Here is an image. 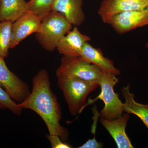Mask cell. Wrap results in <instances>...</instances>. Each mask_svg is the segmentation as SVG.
Listing matches in <instances>:
<instances>
[{
    "label": "cell",
    "instance_id": "5bb4252c",
    "mask_svg": "<svg viewBox=\"0 0 148 148\" xmlns=\"http://www.w3.org/2000/svg\"><path fill=\"white\" fill-rule=\"evenodd\" d=\"M125 102L123 103L124 112L138 117L148 129V104H143L135 101V95L130 91L129 84L121 90Z\"/></svg>",
    "mask_w": 148,
    "mask_h": 148
},
{
    "label": "cell",
    "instance_id": "7402d4cb",
    "mask_svg": "<svg viewBox=\"0 0 148 148\" xmlns=\"http://www.w3.org/2000/svg\"><path fill=\"white\" fill-rule=\"evenodd\" d=\"M147 47L148 48V44L147 45Z\"/></svg>",
    "mask_w": 148,
    "mask_h": 148
},
{
    "label": "cell",
    "instance_id": "d6986e66",
    "mask_svg": "<svg viewBox=\"0 0 148 148\" xmlns=\"http://www.w3.org/2000/svg\"><path fill=\"white\" fill-rule=\"evenodd\" d=\"M46 137L50 142L52 148H71L72 146L61 140L57 135L47 134Z\"/></svg>",
    "mask_w": 148,
    "mask_h": 148
},
{
    "label": "cell",
    "instance_id": "ac0fdd59",
    "mask_svg": "<svg viewBox=\"0 0 148 148\" xmlns=\"http://www.w3.org/2000/svg\"><path fill=\"white\" fill-rule=\"evenodd\" d=\"M0 105L3 108L8 109L12 113L19 116L22 113V110L18 103L11 98L6 91L0 86Z\"/></svg>",
    "mask_w": 148,
    "mask_h": 148
},
{
    "label": "cell",
    "instance_id": "9a60e30c",
    "mask_svg": "<svg viewBox=\"0 0 148 148\" xmlns=\"http://www.w3.org/2000/svg\"><path fill=\"white\" fill-rule=\"evenodd\" d=\"M28 11L25 0H0V21L13 23Z\"/></svg>",
    "mask_w": 148,
    "mask_h": 148
},
{
    "label": "cell",
    "instance_id": "ffe728a7",
    "mask_svg": "<svg viewBox=\"0 0 148 148\" xmlns=\"http://www.w3.org/2000/svg\"><path fill=\"white\" fill-rule=\"evenodd\" d=\"M103 147V144L99 143L96 140L95 136L92 139H89L83 145L78 147L79 148H102Z\"/></svg>",
    "mask_w": 148,
    "mask_h": 148
},
{
    "label": "cell",
    "instance_id": "4fadbf2b",
    "mask_svg": "<svg viewBox=\"0 0 148 148\" xmlns=\"http://www.w3.org/2000/svg\"><path fill=\"white\" fill-rule=\"evenodd\" d=\"M80 56L91 64L100 67L103 71L111 73L116 76L120 74L119 70L116 68L112 61L105 57L100 49L93 47L88 42L84 45Z\"/></svg>",
    "mask_w": 148,
    "mask_h": 148
},
{
    "label": "cell",
    "instance_id": "e0dca14e",
    "mask_svg": "<svg viewBox=\"0 0 148 148\" xmlns=\"http://www.w3.org/2000/svg\"><path fill=\"white\" fill-rule=\"evenodd\" d=\"M54 0H30L28 11L39 17L42 21L52 11Z\"/></svg>",
    "mask_w": 148,
    "mask_h": 148
},
{
    "label": "cell",
    "instance_id": "9c48e42d",
    "mask_svg": "<svg viewBox=\"0 0 148 148\" xmlns=\"http://www.w3.org/2000/svg\"><path fill=\"white\" fill-rule=\"evenodd\" d=\"M42 20L29 11L12 23L10 49L14 48L23 40L39 30Z\"/></svg>",
    "mask_w": 148,
    "mask_h": 148
},
{
    "label": "cell",
    "instance_id": "6da1fadb",
    "mask_svg": "<svg viewBox=\"0 0 148 148\" xmlns=\"http://www.w3.org/2000/svg\"><path fill=\"white\" fill-rule=\"evenodd\" d=\"M30 94L22 103V109H29L38 114L44 122L49 134L57 135L64 142L68 140L69 132L60 124L62 113L56 95L51 88L49 74L42 69L33 78Z\"/></svg>",
    "mask_w": 148,
    "mask_h": 148
},
{
    "label": "cell",
    "instance_id": "52a82bcc",
    "mask_svg": "<svg viewBox=\"0 0 148 148\" xmlns=\"http://www.w3.org/2000/svg\"><path fill=\"white\" fill-rule=\"evenodd\" d=\"M148 8V0H103L98 11L104 23L109 24L114 16L129 11Z\"/></svg>",
    "mask_w": 148,
    "mask_h": 148
},
{
    "label": "cell",
    "instance_id": "ba28073f",
    "mask_svg": "<svg viewBox=\"0 0 148 148\" xmlns=\"http://www.w3.org/2000/svg\"><path fill=\"white\" fill-rule=\"evenodd\" d=\"M109 24L119 34L148 25V8L117 14L112 18Z\"/></svg>",
    "mask_w": 148,
    "mask_h": 148
},
{
    "label": "cell",
    "instance_id": "30bf717a",
    "mask_svg": "<svg viewBox=\"0 0 148 148\" xmlns=\"http://www.w3.org/2000/svg\"><path fill=\"white\" fill-rule=\"evenodd\" d=\"M129 118V114L126 113L114 119H107L101 117L100 119L101 124L110 133L118 148H134L125 132Z\"/></svg>",
    "mask_w": 148,
    "mask_h": 148
},
{
    "label": "cell",
    "instance_id": "7a4b0ae2",
    "mask_svg": "<svg viewBox=\"0 0 148 148\" xmlns=\"http://www.w3.org/2000/svg\"><path fill=\"white\" fill-rule=\"evenodd\" d=\"M57 78L58 87L63 92L69 112L73 116L82 112L88 96L99 86L97 82L77 78L61 77Z\"/></svg>",
    "mask_w": 148,
    "mask_h": 148
},
{
    "label": "cell",
    "instance_id": "3957f363",
    "mask_svg": "<svg viewBox=\"0 0 148 148\" xmlns=\"http://www.w3.org/2000/svg\"><path fill=\"white\" fill-rule=\"evenodd\" d=\"M72 25L63 14L52 10L42 21L36 33L37 39L46 50L53 51L61 38L72 30Z\"/></svg>",
    "mask_w": 148,
    "mask_h": 148
},
{
    "label": "cell",
    "instance_id": "5b68a950",
    "mask_svg": "<svg viewBox=\"0 0 148 148\" xmlns=\"http://www.w3.org/2000/svg\"><path fill=\"white\" fill-rule=\"evenodd\" d=\"M103 73L100 67L80 56H63L56 74L57 78L71 77L98 83Z\"/></svg>",
    "mask_w": 148,
    "mask_h": 148
},
{
    "label": "cell",
    "instance_id": "8992f818",
    "mask_svg": "<svg viewBox=\"0 0 148 148\" xmlns=\"http://www.w3.org/2000/svg\"><path fill=\"white\" fill-rule=\"evenodd\" d=\"M0 86L18 103H22L31 92L29 86L9 69L4 58L0 56Z\"/></svg>",
    "mask_w": 148,
    "mask_h": 148
},
{
    "label": "cell",
    "instance_id": "2e32d148",
    "mask_svg": "<svg viewBox=\"0 0 148 148\" xmlns=\"http://www.w3.org/2000/svg\"><path fill=\"white\" fill-rule=\"evenodd\" d=\"M12 23L10 21H0V56L4 58L8 56L10 49Z\"/></svg>",
    "mask_w": 148,
    "mask_h": 148
},
{
    "label": "cell",
    "instance_id": "7c38bea8",
    "mask_svg": "<svg viewBox=\"0 0 148 148\" xmlns=\"http://www.w3.org/2000/svg\"><path fill=\"white\" fill-rule=\"evenodd\" d=\"M82 4L83 0H54L52 10L62 14L72 25L78 26L85 18Z\"/></svg>",
    "mask_w": 148,
    "mask_h": 148
},
{
    "label": "cell",
    "instance_id": "8fae6325",
    "mask_svg": "<svg viewBox=\"0 0 148 148\" xmlns=\"http://www.w3.org/2000/svg\"><path fill=\"white\" fill-rule=\"evenodd\" d=\"M90 40V37L83 34L75 27L61 38L56 49L63 56H80L84 45Z\"/></svg>",
    "mask_w": 148,
    "mask_h": 148
},
{
    "label": "cell",
    "instance_id": "44dd1931",
    "mask_svg": "<svg viewBox=\"0 0 148 148\" xmlns=\"http://www.w3.org/2000/svg\"><path fill=\"white\" fill-rule=\"evenodd\" d=\"M0 108H3L2 106H1V105H0Z\"/></svg>",
    "mask_w": 148,
    "mask_h": 148
},
{
    "label": "cell",
    "instance_id": "277c9868",
    "mask_svg": "<svg viewBox=\"0 0 148 148\" xmlns=\"http://www.w3.org/2000/svg\"><path fill=\"white\" fill-rule=\"evenodd\" d=\"M119 82L116 75L111 73L103 71L98 81L101 88L100 94L95 99L90 100L85 105L86 106L93 104L98 99H101L104 103V107L100 112L102 118L114 119L122 115L124 112L123 103L120 100L119 95L114 92V88Z\"/></svg>",
    "mask_w": 148,
    "mask_h": 148
}]
</instances>
